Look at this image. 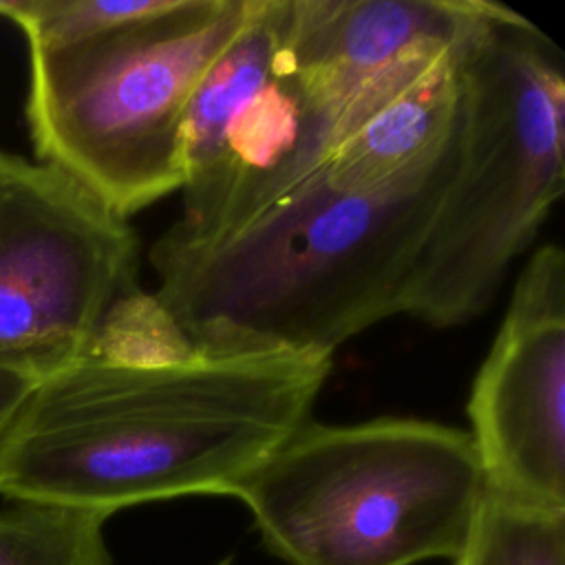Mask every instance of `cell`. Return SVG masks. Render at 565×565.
I'll return each mask as SVG.
<instances>
[{
    "instance_id": "1",
    "label": "cell",
    "mask_w": 565,
    "mask_h": 565,
    "mask_svg": "<svg viewBox=\"0 0 565 565\" xmlns=\"http://www.w3.org/2000/svg\"><path fill=\"white\" fill-rule=\"evenodd\" d=\"M324 355L121 360L46 373L0 437V494L99 514L230 494L311 422Z\"/></svg>"
},
{
    "instance_id": "2",
    "label": "cell",
    "mask_w": 565,
    "mask_h": 565,
    "mask_svg": "<svg viewBox=\"0 0 565 565\" xmlns=\"http://www.w3.org/2000/svg\"><path fill=\"white\" fill-rule=\"evenodd\" d=\"M450 143L417 172L371 192L318 170L212 241L159 236L150 294L183 344L203 355H324L402 313L422 247L459 166Z\"/></svg>"
},
{
    "instance_id": "3",
    "label": "cell",
    "mask_w": 565,
    "mask_h": 565,
    "mask_svg": "<svg viewBox=\"0 0 565 565\" xmlns=\"http://www.w3.org/2000/svg\"><path fill=\"white\" fill-rule=\"evenodd\" d=\"M459 166L402 313L446 329L481 316L565 188V60L530 18L488 2L461 40Z\"/></svg>"
},
{
    "instance_id": "4",
    "label": "cell",
    "mask_w": 565,
    "mask_h": 565,
    "mask_svg": "<svg viewBox=\"0 0 565 565\" xmlns=\"http://www.w3.org/2000/svg\"><path fill=\"white\" fill-rule=\"evenodd\" d=\"M468 430L377 417L309 422L234 492L287 565L455 558L486 499Z\"/></svg>"
},
{
    "instance_id": "5",
    "label": "cell",
    "mask_w": 565,
    "mask_h": 565,
    "mask_svg": "<svg viewBox=\"0 0 565 565\" xmlns=\"http://www.w3.org/2000/svg\"><path fill=\"white\" fill-rule=\"evenodd\" d=\"M249 11L252 0H172L66 44L29 46L26 119L38 161L124 218L179 192L185 106Z\"/></svg>"
},
{
    "instance_id": "6",
    "label": "cell",
    "mask_w": 565,
    "mask_h": 565,
    "mask_svg": "<svg viewBox=\"0 0 565 565\" xmlns=\"http://www.w3.org/2000/svg\"><path fill=\"white\" fill-rule=\"evenodd\" d=\"M335 130L282 57L276 0H252L185 106L183 207L163 236L199 243L236 230L307 181Z\"/></svg>"
},
{
    "instance_id": "7",
    "label": "cell",
    "mask_w": 565,
    "mask_h": 565,
    "mask_svg": "<svg viewBox=\"0 0 565 565\" xmlns=\"http://www.w3.org/2000/svg\"><path fill=\"white\" fill-rule=\"evenodd\" d=\"M137 291L128 218L64 170L0 152V360L46 375Z\"/></svg>"
},
{
    "instance_id": "8",
    "label": "cell",
    "mask_w": 565,
    "mask_h": 565,
    "mask_svg": "<svg viewBox=\"0 0 565 565\" xmlns=\"http://www.w3.org/2000/svg\"><path fill=\"white\" fill-rule=\"evenodd\" d=\"M466 413L488 492L565 510V254L556 243L521 269Z\"/></svg>"
},
{
    "instance_id": "9",
    "label": "cell",
    "mask_w": 565,
    "mask_h": 565,
    "mask_svg": "<svg viewBox=\"0 0 565 565\" xmlns=\"http://www.w3.org/2000/svg\"><path fill=\"white\" fill-rule=\"evenodd\" d=\"M486 0H276L280 51L307 95L335 117L371 82L452 49ZM335 135V139H338Z\"/></svg>"
},
{
    "instance_id": "10",
    "label": "cell",
    "mask_w": 565,
    "mask_h": 565,
    "mask_svg": "<svg viewBox=\"0 0 565 565\" xmlns=\"http://www.w3.org/2000/svg\"><path fill=\"white\" fill-rule=\"evenodd\" d=\"M459 44L366 86L318 172L340 190L371 192L437 159L459 124Z\"/></svg>"
},
{
    "instance_id": "11",
    "label": "cell",
    "mask_w": 565,
    "mask_h": 565,
    "mask_svg": "<svg viewBox=\"0 0 565 565\" xmlns=\"http://www.w3.org/2000/svg\"><path fill=\"white\" fill-rule=\"evenodd\" d=\"M99 512L11 501L0 508V565H110Z\"/></svg>"
},
{
    "instance_id": "12",
    "label": "cell",
    "mask_w": 565,
    "mask_h": 565,
    "mask_svg": "<svg viewBox=\"0 0 565 565\" xmlns=\"http://www.w3.org/2000/svg\"><path fill=\"white\" fill-rule=\"evenodd\" d=\"M452 565H565V510H543L486 492Z\"/></svg>"
},
{
    "instance_id": "13",
    "label": "cell",
    "mask_w": 565,
    "mask_h": 565,
    "mask_svg": "<svg viewBox=\"0 0 565 565\" xmlns=\"http://www.w3.org/2000/svg\"><path fill=\"white\" fill-rule=\"evenodd\" d=\"M42 377L44 373L29 364L0 360V437Z\"/></svg>"
},
{
    "instance_id": "14",
    "label": "cell",
    "mask_w": 565,
    "mask_h": 565,
    "mask_svg": "<svg viewBox=\"0 0 565 565\" xmlns=\"http://www.w3.org/2000/svg\"><path fill=\"white\" fill-rule=\"evenodd\" d=\"M218 565H230V563H227V561H221V563H218Z\"/></svg>"
}]
</instances>
